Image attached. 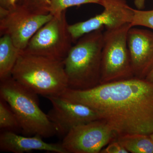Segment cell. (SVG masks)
Masks as SVG:
<instances>
[{"label": "cell", "instance_id": "1", "mask_svg": "<svg viewBox=\"0 0 153 153\" xmlns=\"http://www.w3.org/2000/svg\"><path fill=\"white\" fill-rule=\"evenodd\" d=\"M60 96L97 111L117 136L153 133V83L130 79L85 90L68 88Z\"/></svg>", "mask_w": 153, "mask_h": 153}, {"label": "cell", "instance_id": "2", "mask_svg": "<svg viewBox=\"0 0 153 153\" xmlns=\"http://www.w3.org/2000/svg\"><path fill=\"white\" fill-rule=\"evenodd\" d=\"M11 76L36 94L46 97L60 96L68 88L64 60L22 51Z\"/></svg>", "mask_w": 153, "mask_h": 153}, {"label": "cell", "instance_id": "3", "mask_svg": "<svg viewBox=\"0 0 153 153\" xmlns=\"http://www.w3.org/2000/svg\"><path fill=\"white\" fill-rule=\"evenodd\" d=\"M104 28L81 37L64 59L68 88L85 90L100 84Z\"/></svg>", "mask_w": 153, "mask_h": 153}, {"label": "cell", "instance_id": "4", "mask_svg": "<svg viewBox=\"0 0 153 153\" xmlns=\"http://www.w3.org/2000/svg\"><path fill=\"white\" fill-rule=\"evenodd\" d=\"M0 97L16 114L24 135L48 138L57 134L54 124L40 108L38 94L12 76L1 80Z\"/></svg>", "mask_w": 153, "mask_h": 153}, {"label": "cell", "instance_id": "5", "mask_svg": "<svg viewBox=\"0 0 153 153\" xmlns=\"http://www.w3.org/2000/svg\"><path fill=\"white\" fill-rule=\"evenodd\" d=\"M132 27L127 24L103 34L100 84L134 77L127 45V35Z\"/></svg>", "mask_w": 153, "mask_h": 153}, {"label": "cell", "instance_id": "6", "mask_svg": "<svg viewBox=\"0 0 153 153\" xmlns=\"http://www.w3.org/2000/svg\"><path fill=\"white\" fill-rule=\"evenodd\" d=\"M66 13L64 11L53 16L36 32L22 52L63 61L73 43Z\"/></svg>", "mask_w": 153, "mask_h": 153}, {"label": "cell", "instance_id": "7", "mask_svg": "<svg viewBox=\"0 0 153 153\" xmlns=\"http://www.w3.org/2000/svg\"><path fill=\"white\" fill-rule=\"evenodd\" d=\"M117 136L102 120L75 127L63 138L62 146L67 153H99Z\"/></svg>", "mask_w": 153, "mask_h": 153}, {"label": "cell", "instance_id": "8", "mask_svg": "<svg viewBox=\"0 0 153 153\" xmlns=\"http://www.w3.org/2000/svg\"><path fill=\"white\" fill-rule=\"evenodd\" d=\"M53 16L50 13H38L16 4L0 19L1 36L8 35L15 46L23 51L36 32Z\"/></svg>", "mask_w": 153, "mask_h": 153}, {"label": "cell", "instance_id": "9", "mask_svg": "<svg viewBox=\"0 0 153 153\" xmlns=\"http://www.w3.org/2000/svg\"><path fill=\"white\" fill-rule=\"evenodd\" d=\"M100 5L104 7L101 13L93 18L68 26L73 43L82 36L102 28L113 30L127 24H131L133 8L126 0H101Z\"/></svg>", "mask_w": 153, "mask_h": 153}, {"label": "cell", "instance_id": "10", "mask_svg": "<svg viewBox=\"0 0 153 153\" xmlns=\"http://www.w3.org/2000/svg\"><path fill=\"white\" fill-rule=\"evenodd\" d=\"M46 98L52 105L47 115L57 130V134L62 137L75 127L100 119L96 111L85 105L70 101L60 96Z\"/></svg>", "mask_w": 153, "mask_h": 153}, {"label": "cell", "instance_id": "11", "mask_svg": "<svg viewBox=\"0 0 153 153\" xmlns=\"http://www.w3.org/2000/svg\"><path fill=\"white\" fill-rule=\"evenodd\" d=\"M127 45L134 76L146 79L153 68V32L131 27Z\"/></svg>", "mask_w": 153, "mask_h": 153}, {"label": "cell", "instance_id": "12", "mask_svg": "<svg viewBox=\"0 0 153 153\" xmlns=\"http://www.w3.org/2000/svg\"><path fill=\"white\" fill-rule=\"evenodd\" d=\"M38 135L27 136L16 133L3 131L0 134L1 152L14 153L29 152L33 150L46 151L56 153H67L60 143L44 141Z\"/></svg>", "mask_w": 153, "mask_h": 153}, {"label": "cell", "instance_id": "13", "mask_svg": "<svg viewBox=\"0 0 153 153\" xmlns=\"http://www.w3.org/2000/svg\"><path fill=\"white\" fill-rule=\"evenodd\" d=\"M21 51L15 46L10 36H1L0 38V80L11 76Z\"/></svg>", "mask_w": 153, "mask_h": 153}, {"label": "cell", "instance_id": "14", "mask_svg": "<svg viewBox=\"0 0 153 153\" xmlns=\"http://www.w3.org/2000/svg\"><path fill=\"white\" fill-rule=\"evenodd\" d=\"M116 140L128 153H153V142L149 135H124L118 137Z\"/></svg>", "mask_w": 153, "mask_h": 153}, {"label": "cell", "instance_id": "15", "mask_svg": "<svg viewBox=\"0 0 153 153\" xmlns=\"http://www.w3.org/2000/svg\"><path fill=\"white\" fill-rule=\"evenodd\" d=\"M0 128L1 131L19 133L22 129L16 114L7 102L0 97Z\"/></svg>", "mask_w": 153, "mask_h": 153}, {"label": "cell", "instance_id": "16", "mask_svg": "<svg viewBox=\"0 0 153 153\" xmlns=\"http://www.w3.org/2000/svg\"><path fill=\"white\" fill-rule=\"evenodd\" d=\"M50 13L52 16L59 15L66 9L73 7L88 4H100L101 0H49Z\"/></svg>", "mask_w": 153, "mask_h": 153}, {"label": "cell", "instance_id": "17", "mask_svg": "<svg viewBox=\"0 0 153 153\" xmlns=\"http://www.w3.org/2000/svg\"><path fill=\"white\" fill-rule=\"evenodd\" d=\"M16 4L38 13H50L49 0H17Z\"/></svg>", "mask_w": 153, "mask_h": 153}, {"label": "cell", "instance_id": "18", "mask_svg": "<svg viewBox=\"0 0 153 153\" xmlns=\"http://www.w3.org/2000/svg\"><path fill=\"white\" fill-rule=\"evenodd\" d=\"M134 16L132 27L142 26L153 30V10L144 11L133 9Z\"/></svg>", "mask_w": 153, "mask_h": 153}, {"label": "cell", "instance_id": "19", "mask_svg": "<svg viewBox=\"0 0 153 153\" xmlns=\"http://www.w3.org/2000/svg\"><path fill=\"white\" fill-rule=\"evenodd\" d=\"M101 153H128V152L124 148L117 140L113 141L109 143L107 147L103 149Z\"/></svg>", "mask_w": 153, "mask_h": 153}, {"label": "cell", "instance_id": "20", "mask_svg": "<svg viewBox=\"0 0 153 153\" xmlns=\"http://www.w3.org/2000/svg\"><path fill=\"white\" fill-rule=\"evenodd\" d=\"M146 0H134V4L137 9L143 10L144 8Z\"/></svg>", "mask_w": 153, "mask_h": 153}, {"label": "cell", "instance_id": "21", "mask_svg": "<svg viewBox=\"0 0 153 153\" xmlns=\"http://www.w3.org/2000/svg\"><path fill=\"white\" fill-rule=\"evenodd\" d=\"M10 0H0V7L10 10L13 7Z\"/></svg>", "mask_w": 153, "mask_h": 153}, {"label": "cell", "instance_id": "22", "mask_svg": "<svg viewBox=\"0 0 153 153\" xmlns=\"http://www.w3.org/2000/svg\"><path fill=\"white\" fill-rule=\"evenodd\" d=\"M148 81L153 83V68L146 78Z\"/></svg>", "mask_w": 153, "mask_h": 153}, {"label": "cell", "instance_id": "23", "mask_svg": "<svg viewBox=\"0 0 153 153\" xmlns=\"http://www.w3.org/2000/svg\"><path fill=\"white\" fill-rule=\"evenodd\" d=\"M17 0H10V2L11 5L13 7H14L16 4Z\"/></svg>", "mask_w": 153, "mask_h": 153}, {"label": "cell", "instance_id": "24", "mask_svg": "<svg viewBox=\"0 0 153 153\" xmlns=\"http://www.w3.org/2000/svg\"><path fill=\"white\" fill-rule=\"evenodd\" d=\"M150 137L151 139H152V141L153 142V133L152 134H151L150 135Z\"/></svg>", "mask_w": 153, "mask_h": 153}]
</instances>
